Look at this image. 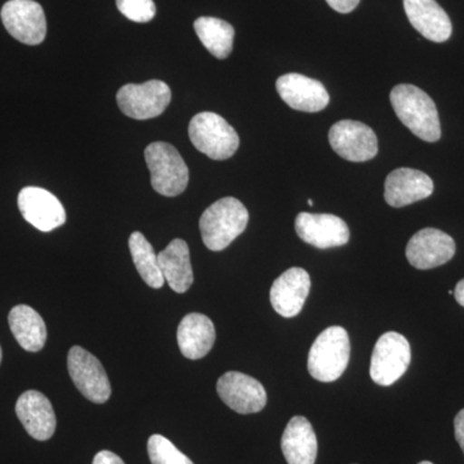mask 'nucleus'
<instances>
[{"instance_id": "obj_1", "label": "nucleus", "mask_w": 464, "mask_h": 464, "mask_svg": "<svg viewBox=\"0 0 464 464\" xmlns=\"http://www.w3.org/2000/svg\"><path fill=\"white\" fill-rule=\"evenodd\" d=\"M391 105L411 132L426 142L439 141L441 125L435 102L413 84H399L391 91Z\"/></svg>"}, {"instance_id": "obj_2", "label": "nucleus", "mask_w": 464, "mask_h": 464, "mask_svg": "<svg viewBox=\"0 0 464 464\" xmlns=\"http://www.w3.org/2000/svg\"><path fill=\"white\" fill-rule=\"evenodd\" d=\"M249 222V213L240 200L224 198L208 208L201 216V239L208 249L221 252L243 234Z\"/></svg>"}, {"instance_id": "obj_3", "label": "nucleus", "mask_w": 464, "mask_h": 464, "mask_svg": "<svg viewBox=\"0 0 464 464\" xmlns=\"http://www.w3.org/2000/svg\"><path fill=\"white\" fill-rule=\"evenodd\" d=\"M351 344L348 333L342 326H331L320 333L308 353L307 368L320 382H334L348 366Z\"/></svg>"}, {"instance_id": "obj_4", "label": "nucleus", "mask_w": 464, "mask_h": 464, "mask_svg": "<svg viewBox=\"0 0 464 464\" xmlns=\"http://www.w3.org/2000/svg\"><path fill=\"white\" fill-rule=\"evenodd\" d=\"M151 186L158 194L174 198L188 185V168L179 150L168 142H152L145 150Z\"/></svg>"}, {"instance_id": "obj_5", "label": "nucleus", "mask_w": 464, "mask_h": 464, "mask_svg": "<svg viewBox=\"0 0 464 464\" xmlns=\"http://www.w3.org/2000/svg\"><path fill=\"white\" fill-rule=\"evenodd\" d=\"M192 145L213 160H226L240 145L237 130L216 112L204 111L195 115L188 125Z\"/></svg>"}, {"instance_id": "obj_6", "label": "nucleus", "mask_w": 464, "mask_h": 464, "mask_svg": "<svg viewBox=\"0 0 464 464\" xmlns=\"http://www.w3.org/2000/svg\"><path fill=\"white\" fill-rule=\"evenodd\" d=\"M411 362V344L404 335L384 333L375 343L371 360V377L380 386H391L408 371Z\"/></svg>"}, {"instance_id": "obj_7", "label": "nucleus", "mask_w": 464, "mask_h": 464, "mask_svg": "<svg viewBox=\"0 0 464 464\" xmlns=\"http://www.w3.org/2000/svg\"><path fill=\"white\" fill-rule=\"evenodd\" d=\"M172 100V92L161 81L127 84L116 94L119 109L136 121H148L163 114Z\"/></svg>"}, {"instance_id": "obj_8", "label": "nucleus", "mask_w": 464, "mask_h": 464, "mask_svg": "<svg viewBox=\"0 0 464 464\" xmlns=\"http://www.w3.org/2000/svg\"><path fill=\"white\" fill-rule=\"evenodd\" d=\"M69 374L82 395L92 402L103 404L111 396V386L105 369L96 356L84 348L74 346L67 355Z\"/></svg>"}, {"instance_id": "obj_9", "label": "nucleus", "mask_w": 464, "mask_h": 464, "mask_svg": "<svg viewBox=\"0 0 464 464\" xmlns=\"http://www.w3.org/2000/svg\"><path fill=\"white\" fill-rule=\"evenodd\" d=\"M0 16L7 32L24 44H41L47 35L44 11L34 0H9Z\"/></svg>"}, {"instance_id": "obj_10", "label": "nucleus", "mask_w": 464, "mask_h": 464, "mask_svg": "<svg viewBox=\"0 0 464 464\" xmlns=\"http://www.w3.org/2000/svg\"><path fill=\"white\" fill-rule=\"evenodd\" d=\"M329 142L342 159L353 163L372 160L378 154L374 130L360 121H337L329 130Z\"/></svg>"}, {"instance_id": "obj_11", "label": "nucleus", "mask_w": 464, "mask_h": 464, "mask_svg": "<svg viewBox=\"0 0 464 464\" xmlns=\"http://www.w3.org/2000/svg\"><path fill=\"white\" fill-rule=\"evenodd\" d=\"M217 392L228 408L239 414L258 413L267 402L261 382L240 372H227L217 382Z\"/></svg>"}, {"instance_id": "obj_12", "label": "nucleus", "mask_w": 464, "mask_h": 464, "mask_svg": "<svg viewBox=\"0 0 464 464\" xmlns=\"http://www.w3.org/2000/svg\"><path fill=\"white\" fill-rule=\"evenodd\" d=\"M456 255L453 237L438 228H423L413 235L406 246L409 264L418 270H431L447 264Z\"/></svg>"}, {"instance_id": "obj_13", "label": "nucleus", "mask_w": 464, "mask_h": 464, "mask_svg": "<svg viewBox=\"0 0 464 464\" xmlns=\"http://www.w3.org/2000/svg\"><path fill=\"white\" fill-rule=\"evenodd\" d=\"M295 231L304 243L319 249L346 246L350 240L346 222L334 215L299 213L295 218Z\"/></svg>"}, {"instance_id": "obj_14", "label": "nucleus", "mask_w": 464, "mask_h": 464, "mask_svg": "<svg viewBox=\"0 0 464 464\" xmlns=\"http://www.w3.org/2000/svg\"><path fill=\"white\" fill-rule=\"evenodd\" d=\"M18 208L24 218L43 232H50L66 222L61 201L41 188H25L18 194Z\"/></svg>"}, {"instance_id": "obj_15", "label": "nucleus", "mask_w": 464, "mask_h": 464, "mask_svg": "<svg viewBox=\"0 0 464 464\" xmlns=\"http://www.w3.org/2000/svg\"><path fill=\"white\" fill-rule=\"evenodd\" d=\"M276 90L284 102L298 111H322L331 100L328 91L320 82L295 72L280 76L276 81Z\"/></svg>"}, {"instance_id": "obj_16", "label": "nucleus", "mask_w": 464, "mask_h": 464, "mask_svg": "<svg viewBox=\"0 0 464 464\" xmlns=\"http://www.w3.org/2000/svg\"><path fill=\"white\" fill-rule=\"evenodd\" d=\"M433 181L426 173L411 168H399L387 176L384 200L393 208H402L431 197Z\"/></svg>"}, {"instance_id": "obj_17", "label": "nucleus", "mask_w": 464, "mask_h": 464, "mask_svg": "<svg viewBox=\"0 0 464 464\" xmlns=\"http://www.w3.org/2000/svg\"><path fill=\"white\" fill-rule=\"evenodd\" d=\"M310 289L311 279L307 271L301 267L289 268L271 286V304L280 316H297L304 308Z\"/></svg>"}, {"instance_id": "obj_18", "label": "nucleus", "mask_w": 464, "mask_h": 464, "mask_svg": "<svg viewBox=\"0 0 464 464\" xmlns=\"http://www.w3.org/2000/svg\"><path fill=\"white\" fill-rule=\"evenodd\" d=\"M16 414L33 439L45 441L56 431L57 420L53 406L39 391H26L18 398Z\"/></svg>"}, {"instance_id": "obj_19", "label": "nucleus", "mask_w": 464, "mask_h": 464, "mask_svg": "<svg viewBox=\"0 0 464 464\" xmlns=\"http://www.w3.org/2000/svg\"><path fill=\"white\" fill-rule=\"evenodd\" d=\"M404 9L409 23L424 38L435 43L450 38V18L436 0H404Z\"/></svg>"}, {"instance_id": "obj_20", "label": "nucleus", "mask_w": 464, "mask_h": 464, "mask_svg": "<svg viewBox=\"0 0 464 464\" xmlns=\"http://www.w3.org/2000/svg\"><path fill=\"white\" fill-rule=\"evenodd\" d=\"M177 342L186 359L199 360L207 356L216 342L212 320L203 314H188L179 323Z\"/></svg>"}, {"instance_id": "obj_21", "label": "nucleus", "mask_w": 464, "mask_h": 464, "mask_svg": "<svg viewBox=\"0 0 464 464\" xmlns=\"http://www.w3.org/2000/svg\"><path fill=\"white\" fill-rule=\"evenodd\" d=\"M282 450L288 464H315L316 433L306 418L295 415L289 420L283 433Z\"/></svg>"}, {"instance_id": "obj_22", "label": "nucleus", "mask_w": 464, "mask_h": 464, "mask_svg": "<svg viewBox=\"0 0 464 464\" xmlns=\"http://www.w3.org/2000/svg\"><path fill=\"white\" fill-rule=\"evenodd\" d=\"M159 266L164 279L176 293H185L194 283L190 249L182 239L170 241L166 249L158 255Z\"/></svg>"}, {"instance_id": "obj_23", "label": "nucleus", "mask_w": 464, "mask_h": 464, "mask_svg": "<svg viewBox=\"0 0 464 464\" xmlns=\"http://www.w3.org/2000/svg\"><path fill=\"white\" fill-rule=\"evenodd\" d=\"M9 328L18 344L29 353H38L47 341V326L34 308L18 304L8 316Z\"/></svg>"}, {"instance_id": "obj_24", "label": "nucleus", "mask_w": 464, "mask_h": 464, "mask_svg": "<svg viewBox=\"0 0 464 464\" xmlns=\"http://www.w3.org/2000/svg\"><path fill=\"white\" fill-rule=\"evenodd\" d=\"M194 29L200 42L218 60L230 56L234 47L235 30L230 24L216 17H199Z\"/></svg>"}, {"instance_id": "obj_25", "label": "nucleus", "mask_w": 464, "mask_h": 464, "mask_svg": "<svg viewBox=\"0 0 464 464\" xmlns=\"http://www.w3.org/2000/svg\"><path fill=\"white\" fill-rule=\"evenodd\" d=\"M130 250L137 271L141 275L143 282L151 288H161L166 279L161 274L158 255L141 232L136 231L130 235Z\"/></svg>"}, {"instance_id": "obj_26", "label": "nucleus", "mask_w": 464, "mask_h": 464, "mask_svg": "<svg viewBox=\"0 0 464 464\" xmlns=\"http://www.w3.org/2000/svg\"><path fill=\"white\" fill-rule=\"evenodd\" d=\"M148 453L152 464H194L190 458L161 435H152L149 439Z\"/></svg>"}, {"instance_id": "obj_27", "label": "nucleus", "mask_w": 464, "mask_h": 464, "mask_svg": "<svg viewBox=\"0 0 464 464\" xmlns=\"http://www.w3.org/2000/svg\"><path fill=\"white\" fill-rule=\"evenodd\" d=\"M116 5L133 23H149L157 14L154 0H116Z\"/></svg>"}, {"instance_id": "obj_28", "label": "nucleus", "mask_w": 464, "mask_h": 464, "mask_svg": "<svg viewBox=\"0 0 464 464\" xmlns=\"http://www.w3.org/2000/svg\"><path fill=\"white\" fill-rule=\"evenodd\" d=\"M326 3L340 14H350L359 5L360 0H326Z\"/></svg>"}, {"instance_id": "obj_29", "label": "nucleus", "mask_w": 464, "mask_h": 464, "mask_svg": "<svg viewBox=\"0 0 464 464\" xmlns=\"http://www.w3.org/2000/svg\"><path fill=\"white\" fill-rule=\"evenodd\" d=\"M93 464H125L121 457L109 450H102L94 457Z\"/></svg>"}, {"instance_id": "obj_30", "label": "nucleus", "mask_w": 464, "mask_h": 464, "mask_svg": "<svg viewBox=\"0 0 464 464\" xmlns=\"http://www.w3.org/2000/svg\"><path fill=\"white\" fill-rule=\"evenodd\" d=\"M454 430H456L458 444L464 453V409L457 414L456 420H454Z\"/></svg>"}, {"instance_id": "obj_31", "label": "nucleus", "mask_w": 464, "mask_h": 464, "mask_svg": "<svg viewBox=\"0 0 464 464\" xmlns=\"http://www.w3.org/2000/svg\"><path fill=\"white\" fill-rule=\"evenodd\" d=\"M454 297L458 304L464 307V279L457 284L456 289H454Z\"/></svg>"}, {"instance_id": "obj_32", "label": "nucleus", "mask_w": 464, "mask_h": 464, "mask_svg": "<svg viewBox=\"0 0 464 464\" xmlns=\"http://www.w3.org/2000/svg\"><path fill=\"white\" fill-rule=\"evenodd\" d=\"M308 206H314V201L311 199L307 200Z\"/></svg>"}, {"instance_id": "obj_33", "label": "nucleus", "mask_w": 464, "mask_h": 464, "mask_svg": "<svg viewBox=\"0 0 464 464\" xmlns=\"http://www.w3.org/2000/svg\"><path fill=\"white\" fill-rule=\"evenodd\" d=\"M0 362H2V347H0Z\"/></svg>"}, {"instance_id": "obj_34", "label": "nucleus", "mask_w": 464, "mask_h": 464, "mask_svg": "<svg viewBox=\"0 0 464 464\" xmlns=\"http://www.w3.org/2000/svg\"><path fill=\"white\" fill-rule=\"evenodd\" d=\"M420 464H433L431 462H427V460H424V462H420Z\"/></svg>"}]
</instances>
